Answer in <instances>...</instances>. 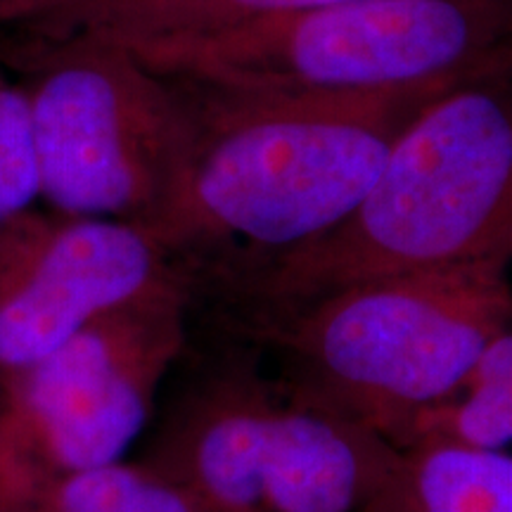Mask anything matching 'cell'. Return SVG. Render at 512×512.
Segmentation results:
<instances>
[{
	"label": "cell",
	"instance_id": "7a4b0ae2",
	"mask_svg": "<svg viewBox=\"0 0 512 512\" xmlns=\"http://www.w3.org/2000/svg\"><path fill=\"white\" fill-rule=\"evenodd\" d=\"M512 256V57L434 95L408 119L354 214L254 261L268 309L380 275Z\"/></svg>",
	"mask_w": 512,
	"mask_h": 512
},
{
	"label": "cell",
	"instance_id": "30bf717a",
	"mask_svg": "<svg viewBox=\"0 0 512 512\" xmlns=\"http://www.w3.org/2000/svg\"><path fill=\"white\" fill-rule=\"evenodd\" d=\"M335 3L347 0H114L76 19L60 36L88 34L136 46L166 38L209 34L235 24Z\"/></svg>",
	"mask_w": 512,
	"mask_h": 512
},
{
	"label": "cell",
	"instance_id": "7c38bea8",
	"mask_svg": "<svg viewBox=\"0 0 512 512\" xmlns=\"http://www.w3.org/2000/svg\"><path fill=\"white\" fill-rule=\"evenodd\" d=\"M413 439H446L512 453V330L486 349L451 399L422 415L408 441Z\"/></svg>",
	"mask_w": 512,
	"mask_h": 512
},
{
	"label": "cell",
	"instance_id": "5b68a950",
	"mask_svg": "<svg viewBox=\"0 0 512 512\" xmlns=\"http://www.w3.org/2000/svg\"><path fill=\"white\" fill-rule=\"evenodd\" d=\"M22 86L38 200L53 214L150 226L188 145L185 83L117 41L69 34L29 50Z\"/></svg>",
	"mask_w": 512,
	"mask_h": 512
},
{
	"label": "cell",
	"instance_id": "9a60e30c",
	"mask_svg": "<svg viewBox=\"0 0 512 512\" xmlns=\"http://www.w3.org/2000/svg\"><path fill=\"white\" fill-rule=\"evenodd\" d=\"M29 494V482L17 467L8 444V432H5V394L0 387V510L5 505L22 503Z\"/></svg>",
	"mask_w": 512,
	"mask_h": 512
},
{
	"label": "cell",
	"instance_id": "6da1fadb",
	"mask_svg": "<svg viewBox=\"0 0 512 512\" xmlns=\"http://www.w3.org/2000/svg\"><path fill=\"white\" fill-rule=\"evenodd\" d=\"M183 83L188 145L147 228L174 256L235 247L252 264L347 221L408 119L451 88L306 93Z\"/></svg>",
	"mask_w": 512,
	"mask_h": 512
},
{
	"label": "cell",
	"instance_id": "8fae6325",
	"mask_svg": "<svg viewBox=\"0 0 512 512\" xmlns=\"http://www.w3.org/2000/svg\"><path fill=\"white\" fill-rule=\"evenodd\" d=\"M29 501L36 512H211L159 467L124 460L43 479Z\"/></svg>",
	"mask_w": 512,
	"mask_h": 512
},
{
	"label": "cell",
	"instance_id": "9c48e42d",
	"mask_svg": "<svg viewBox=\"0 0 512 512\" xmlns=\"http://www.w3.org/2000/svg\"><path fill=\"white\" fill-rule=\"evenodd\" d=\"M361 512H512V453L413 439L396 446Z\"/></svg>",
	"mask_w": 512,
	"mask_h": 512
},
{
	"label": "cell",
	"instance_id": "52a82bcc",
	"mask_svg": "<svg viewBox=\"0 0 512 512\" xmlns=\"http://www.w3.org/2000/svg\"><path fill=\"white\" fill-rule=\"evenodd\" d=\"M185 344V285L95 320L3 384L5 432L36 484L124 460Z\"/></svg>",
	"mask_w": 512,
	"mask_h": 512
},
{
	"label": "cell",
	"instance_id": "4fadbf2b",
	"mask_svg": "<svg viewBox=\"0 0 512 512\" xmlns=\"http://www.w3.org/2000/svg\"><path fill=\"white\" fill-rule=\"evenodd\" d=\"M38 178L29 102L22 81L0 62V228L31 211Z\"/></svg>",
	"mask_w": 512,
	"mask_h": 512
},
{
	"label": "cell",
	"instance_id": "5bb4252c",
	"mask_svg": "<svg viewBox=\"0 0 512 512\" xmlns=\"http://www.w3.org/2000/svg\"><path fill=\"white\" fill-rule=\"evenodd\" d=\"M107 3L114 0H0V27H22L38 38H55Z\"/></svg>",
	"mask_w": 512,
	"mask_h": 512
},
{
	"label": "cell",
	"instance_id": "ba28073f",
	"mask_svg": "<svg viewBox=\"0 0 512 512\" xmlns=\"http://www.w3.org/2000/svg\"><path fill=\"white\" fill-rule=\"evenodd\" d=\"M178 285L174 252L143 223L17 216L0 228V387L95 320Z\"/></svg>",
	"mask_w": 512,
	"mask_h": 512
},
{
	"label": "cell",
	"instance_id": "8992f818",
	"mask_svg": "<svg viewBox=\"0 0 512 512\" xmlns=\"http://www.w3.org/2000/svg\"><path fill=\"white\" fill-rule=\"evenodd\" d=\"M396 444L245 375L202 387L157 467L211 512H361Z\"/></svg>",
	"mask_w": 512,
	"mask_h": 512
},
{
	"label": "cell",
	"instance_id": "277c9868",
	"mask_svg": "<svg viewBox=\"0 0 512 512\" xmlns=\"http://www.w3.org/2000/svg\"><path fill=\"white\" fill-rule=\"evenodd\" d=\"M126 48L157 72L207 86L306 93L439 88L512 57V0H347Z\"/></svg>",
	"mask_w": 512,
	"mask_h": 512
},
{
	"label": "cell",
	"instance_id": "3957f363",
	"mask_svg": "<svg viewBox=\"0 0 512 512\" xmlns=\"http://www.w3.org/2000/svg\"><path fill=\"white\" fill-rule=\"evenodd\" d=\"M285 392L401 446L512 330V256L380 275L278 309Z\"/></svg>",
	"mask_w": 512,
	"mask_h": 512
}]
</instances>
